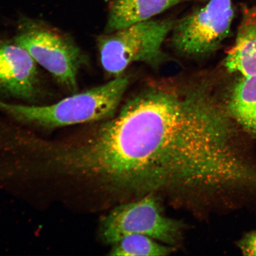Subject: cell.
Listing matches in <instances>:
<instances>
[{
	"label": "cell",
	"mask_w": 256,
	"mask_h": 256,
	"mask_svg": "<svg viewBox=\"0 0 256 256\" xmlns=\"http://www.w3.org/2000/svg\"><path fill=\"white\" fill-rule=\"evenodd\" d=\"M14 40L60 86L76 94L78 73L88 60L69 35L42 21L23 18L19 21Z\"/></svg>",
	"instance_id": "4"
},
{
	"label": "cell",
	"mask_w": 256,
	"mask_h": 256,
	"mask_svg": "<svg viewBox=\"0 0 256 256\" xmlns=\"http://www.w3.org/2000/svg\"><path fill=\"white\" fill-rule=\"evenodd\" d=\"M224 105L206 80L151 83L83 139L86 179L118 196L238 210L256 192V150Z\"/></svg>",
	"instance_id": "1"
},
{
	"label": "cell",
	"mask_w": 256,
	"mask_h": 256,
	"mask_svg": "<svg viewBox=\"0 0 256 256\" xmlns=\"http://www.w3.org/2000/svg\"><path fill=\"white\" fill-rule=\"evenodd\" d=\"M122 74L87 91L46 106L16 104L0 100V111L18 123L46 129L110 119L130 84Z\"/></svg>",
	"instance_id": "2"
},
{
	"label": "cell",
	"mask_w": 256,
	"mask_h": 256,
	"mask_svg": "<svg viewBox=\"0 0 256 256\" xmlns=\"http://www.w3.org/2000/svg\"><path fill=\"white\" fill-rule=\"evenodd\" d=\"M224 103L236 124L256 139V76H239Z\"/></svg>",
	"instance_id": "10"
},
{
	"label": "cell",
	"mask_w": 256,
	"mask_h": 256,
	"mask_svg": "<svg viewBox=\"0 0 256 256\" xmlns=\"http://www.w3.org/2000/svg\"><path fill=\"white\" fill-rule=\"evenodd\" d=\"M223 64L227 71L240 76H256V6H243L234 44Z\"/></svg>",
	"instance_id": "8"
},
{
	"label": "cell",
	"mask_w": 256,
	"mask_h": 256,
	"mask_svg": "<svg viewBox=\"0 0 256 256\" xmlns=\"http://www.w3.org/2000/svg\"><path fill=\"white\" fill-rule=\"evenodd\" d=\"M192 1L197 0H112L105 34L150 20L176 5Z\"/></svg>",
	"instance_id": "9"
},
{
	"label": "cell",
	"mask_w": 256,
	"mask_h": 256,
	"mask_svg": "<svg viewBox=\"0 0 256 256\" xmlns=\"http://www.w3.org/2000/svg\"><path fill=\"white\" fill-rule=\"evenodd\" d=\"M176 22L152 18L101 35L97 44L102 66L115 78L134 63L160 66L166 58L163 44Z\"/></svg>",
	"instance_id": "3"
},
{
	"label": "cell",
	"mask_w": 256,
	"mask_h": 256,
	"mask_svg": "<svg viewBox=\"0 0 256 256\" xmlns=\"http://www.w3.org/2000/svg\"><path fill=\"white\" fill-rule=\"evenodd\" d=\"M37 64L14 39L0 40V97L28 102L43 98L44 88Z\"/></svg>",
	"instance_id": "7"
},
{
	"label": "cell",
	"mask_w": 256,
	"mask_h": 256,
	"mask_svg": "<svg viewBox=\"0 0 256 256\" xmlns=\"http://www.w3.org/2000/svg\"><path fill=\"white\" fill-rule=\"evenodd\" d=\"M184 228L183 223L163 214L151 194L114 208L102 219L100 234L104 242L110 245L124 236L142 234L172 247L180 241Z\"/></svg>",
	"instance_id": "5"
},
{
	"label": "cell",
	"mask_w": 256,
	"mask_h": 256,
	"mask_svg": "<svg viewBox=\"0 0 256 256\" xmlns=\"http://www.w3.org/2000/svg\"><path fill=\"white\" fill-rule=\"evenodd\" d=\"M236 247L243 255L256 256V230L244 234L236 242Z\"/></svg>",
	"instance_id": "12"
},
{
	"label": "cell",
	"mask_w": 256,
	"mask_h": 256,
	"mask_svg": "<svg viewBox=\"0 0 256 256\" xmlns=\"http://www.w3.org/2000/svg\"><path fill=\"white\" fill-rule=\"evenodd\" d=\"M234 14L232 0H209L176 22L172 32V47L185 57L210 55L228 36Z\"/></svg>",
	"instance_id": "6"
},
{
	"label": "cell",
	"mask_w": 256,
	"mask_h": 256,
	"mask_svg": "<svg viewBox=\"0 0 256 256\" xmlns=\"http://www.w3.org/2000/svg\"><path fill=\"white\" fill-rule=\"evenodd\" d=\"M112 246L110 255L114 256H163L174 251L172 246L142 234L124 236Z\"/></svg>",
	"instance_id": "11"
}]
</instances>
